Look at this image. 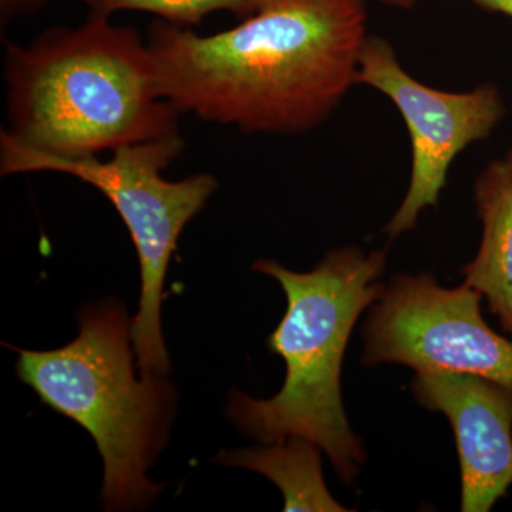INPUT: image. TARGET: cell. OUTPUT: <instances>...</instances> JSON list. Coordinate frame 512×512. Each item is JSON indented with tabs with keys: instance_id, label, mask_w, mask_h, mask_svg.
<instances>
[{
	"instance_id": "3957f363",
	"label": "cell",
	"mask_w": 512,
	"mask_h": 512,
	"mask_svg": "<svg viewBox=\"0 0 512 512\" xmlns=\"http://www.w3.org/2000/svg\"><path fill=\"white\" fill-rule=\"evenodd\" d=\"M387 249H333L312 271H289L258 259L254 271L279 282L288 308L268 338V348L286 363L284 386L269 400L231 393L228 416L241 433L271 444L302 437L328 454L343 484L352 485L365 463L362 440L350 427L340 375L357 319L382 295L379 281Z\"/></svg>"
},
{
	"instance_id": "9a60e30c",
	"label": "cell",
	"mask_w": 512,
	"mask_h": 512,
	"mask_svg": "<svg viewBox=\"0 0 512 512\" xmlns=\"http://www.w3.org/2000/svg\"><path fill=\"white\" fill-rule=\"evenodd\" d=\"M505 161H507V164L510 165V168L512 170V147L510 153L507 154V158H505Z\"/></svg>"
},
{
	"instance_id": "6da1fadb",
	"label": "cell",
	"mask_w": 512,
	"mask_h": 512,
	"mask_svg": "<svg viewBox=\"0 0 512 512\" xmlns=\"http://www.w3.org/2000/svg\"><path fill=\"white\" fill-rule=\"evenodd\" d=\"M365 0H259L235 28L200 36L163 19L148 29L158 89L178 113L245 133H305L357 84Z\"/></svg>"
},
{
	"instance_id": "277c9868",
	"label": "cell",
	"mask_w": 512,
	"mask_h": 512,
	"mask_svg": "<svg viewBox=\"0 0 512 512\" xmlns=\"http://www.w3.org/2000/svg\"><path fill=\"white\" fill-rule=\"evenodd\" d=\"M77 319L79 336L63 348H13L19 353L16 375L40 402L76 421L96 441L104 463V507H144L164 488L146 473L167 441L173 387L163 376L136 379L131 322L120 302L86 306Z\"/></svg>"
},
{
	"instance_id": "5bb4252c",
	"label": "cell",
	"mask_w": 512,
	"mask_h": 512,
	"mask_svg": "<svg viewBox=\"0 0 512 512\" xmlns=\"http://www.w3.org/2000/svg\"><path fill=\"white\" fill-rule=\"evenodd\" d=\"M384 5L394 6V8L410 9L413 8L419 0H377Z\"/></svg>"
},
{
	"instance_id": "52a82bcc",
	"label": "cell",
	"mask_w": 512,
	"mask_h": 512,
	"mask_svg": "<svg viewBox=\"0 0 512 512\" xmlns=\"http://www.w3.org/2000/svg\"><path fill=\"white\" fill-rule=\"evenodd\" d=\"M357 84L373 87L393 101L412 140L409 190L384 227L387 237L397 238L416 227L421 212L439 204L458 154L485 140L503 120V96L490 82L464 93L426 86L403 69L396 50L380 36H367Z\"/></svg>"
},
{
	"instance_id": "30bf717a",
	"label": "cell",
	"mask_w": 512,
	"mask_h": 512,
	"mask_svg": "<svg viewBox=\"0 0 512 512\" xmlns=\"http://www.w3.org/2000/svg\"><path fill=\"white\" fill-rule=\"evenodd\" d=\"M215 463L247 468L269 478L284 495V511H352L330 494L323 478L320 448L302 437H288L266 447L221 451Z\"/></svg>"
},
{
	"instance_id": "7c38bea8",
	"label": "cell",
	"mask_w": 512,
	"mask_h": 512,
	"mask_svg": "<svg viewBox=\"0 0 512 512\" xmlns=\"http://www.w3.org/2000/svg\"><path fill=\"white\" fill-rule=\"evenodd\" d=\"M50 0H0V28H8L16 19L37 15Z\"/></svg>"
},
{
	"instance_id": "7a4b0ae2",
	"label": "cell",
	"mask_w": 512,
	"mask_h": 512,
	"mask_svg": "<svg viewBox=\"0 0 512 512\" xmlns=\"http://www.w3.org/2000/svg\"><path fill=\"white\" fill-rule=\"evenodd\" d=\"M5 80V131L40 153L97 157L178 133L180 113L161 97L147 43L110 18L6 43Z\"/></svg>"
},
{
	"instance_id": "9c48e42d",
	"label": "cell",
	"mask_w": 512,
	"mask_h": 512,
	"mask_svg": "<svg viewBox=\"0 0 512 512\" xmlns=\"http://www.w3.org/2000/svg\"><path fill=\"white\" fill-rule=\"evenodd\" d=\"M483 237L473 261L463 268L464 285L480 292L512 339V170L493 161L474 184Z\"/></svg>"
},
{
	"instance_id": "8fae6325",
	"label": "cell",
	"mask_w": 512,
	"mask_h": 512,
	"mask_svg": "<svg viewBox=\"0 0 512 512\" xmlns=\"http://www.w3.org/2000/svg\"><path fill=\"white\" fill-rule=\"evenodd\" d=\"M89 15L110 18L120 10L153 13L158 19L181 28L201 25L202 20L215 12L234 13L247 19L258 8L259 0H83Z\"/></svg>"
},
{
	"instance_id": "8992f818",
	"label": "cell",
	"mask_w": 512,
	"mask_h": 512,
	"mask_svg": "<svg viewBox=\"0 0 512 512\" xmlns=\"http://www.w3.org/2000/svg\"><path fill=\"white\" fill-rule=\"evenodd\" d=\"M481 298L464 284L443 288L431 275L394 276L363 326V365L466 373L512 389V340L485 322Z\"/></svg>"
},
{
	"instance_id": "ba28073f",
	"label": "cell",
	"mask_w": 512,
	"mask_h": 512,
	"mask_svg": "<svg viewBox=\"0 0 512 512\" xmlns=\"http://www.w3.org/2000/svg\"><path fill=\"white\" fill-rule=\"evenodd\" d=\"M413 393L453 427L461 511L488 512L512 487V389L474 375L416 372Z\"/></svg>"
},
{
	"instance_id": "4fadbf2b",
	"label": "cell",
	"mask_w": 512,
	"mask_h": 512,
	"mask_svg": "<svg viewBox=\"0 0 512 512\" xmlns=\"http://www.w3.org/2000/svg\"><path fill=\"white\" fill-rule=\"evenodd\" d=\"M470 2L490 12L503 13L512 19V0H470Z\"/></svg>"
},
{
	"instance_id": "5b68a950",
	"label": "cell",
	"mask_w": 512,
	"mask_h": 512,
	"mask_svg": "<svg viewBox=\"0 0 512 512\" xmlns=\"http://www.w3.org/2000/svg\"><path fill=\"white\" fill-rule=\"evenodd\" d=\"M183 148V137L175 133L117 148L107 161L99 157L66 158L23 146L5 130L0 133V174L55 171L72 175L103 192L126 224L141 271L140 309L131 320L140 375L164 376L170 370L161 330L165 276L185 225L218 187L210 174L165 180L161 171Z\"/></svg>"
}]
</instances>
